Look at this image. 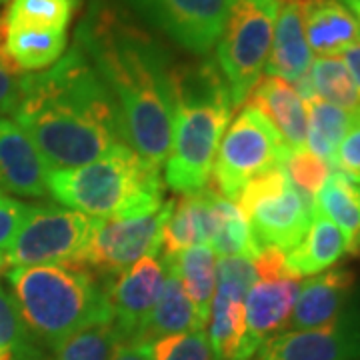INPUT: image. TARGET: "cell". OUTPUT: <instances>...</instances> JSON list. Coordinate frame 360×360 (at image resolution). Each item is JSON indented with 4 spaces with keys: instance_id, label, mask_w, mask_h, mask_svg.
I'll list each match as a JSON object with an SVG mask.
<instances>
[{
    "instance_id": "6da1fadb",
    "label": "cell",
    "mask_w": 360,
    "mask_h": 360,
    "mask_svg": "<svg viewBox=\"0 0 360 360\" xmlns=\"http://www.w3.org/2000/svg\"><path fill=\"white\" fill-rule=\"evenodd\" d=\"M108 89L124 142L160 168L172 146L174 60L165 44L110 0H92L75 40Z\"/></svg>"
},
{
    "instance_id": "7a4b0ae2",
    "label": "cell",
    "mask_w": 360,
    "mask_h": 360,
    "mask_svg": "<svg viewBox=\"0 0 360 360\" xmlns=\"http://www.w3.org/2000/svg\"><path fill=\"white\" fill-rule=\"evenodd\" d=\"M13 115L51 170L89 165L127 144L115 101L77 44L49 70L26 75Z\"/></svg>"
},
{
    "instance_id": "3957f363",
    "label": "cell",
    "mask_w": 360,
    "mask_h": 360,
    "mask_svg": "<svg viewBox=\"0 0 360 360\" xmlns=\"http://www.w3.org/2000/svg\"><path fill=\"white\" fill-rule=\"evenodd\" d=\"M172 94V146L165 180L170 191L188 196L208 186L234 104L229 84L212 60L174 63Z\"/></svg>"
},
{
    "instance_id": "277c9868",
    "label": "cell",
    "mask_w": 360,
    "mask_h": 360,
    "mask_svg": "<svg viewBox=\"0 0 360 360\" xmlns=\"http://www.w3.org/2000/svg\"><path fill=\"white\" fill-rule=\"evenodd\" d=\"M26 330L46 348L98 322L112 321L106 286L78 264L16 266L6 274Z\"/></svg>"
},
{
    "instance_id": "5b68a950",
    "label": "cell",
    "mask_w": 360,
    "mask_h": 360,
    "mask_svg": "<svg viewBox=\"0 0 360 360\" xmlns=\"http://www.w3.org/2000/svg\"><path fill=\"white\" fill-rule=\"evenodd\" d=\"M49 194L89 217L129 219L165 205V180L132 146L118 144L89 165L52 170Z\"/></svg>"
},
{
    "instance_id": "8992f818",
    "label": "cell",
    "mask_w": 360,
    "mask_h": 360,
    "mask_svg": "<svg viewBox=\"0 0 360 360\" xmlns=\"http://www.w3.org/2000/svg\"><path fill=\"white\" fill-rule=\"evenodd\" d=\"M283 0H232L217 42V65L234 106L245 103L266 65Z\"/></svg>"
},
{
    "instance_id": "52a82bcc",
    "label": "cell",
    "mask_w": 360,
    "mask_h": 360,
    "mask_svg": "<svg viewBox=\"0 0 360 360\" xmlns=\"http://www.w3.org/2000/svg\"><path fill=\"white\" fill-rule=\"evenodd\" d=\"M236 200L246 220H250L258 248L276 246L283 252L302 240L314 212V205L292 186L284 165L248 180Z\"/></svg>"
},
{
    "instance_id": "ba28073f",
    "label": "cell",
    "mask_w": 360,
    "mask_h": 360,
    "mask_svg": "<svg viewBox=\"0 0 360 360\" xmlns=\"http://www.w3.org/2000/svg\"><path fill=\"white\" fill-rule=\"evenodd\" d=\"M288 150L269 116L245 104L220 141L212 167L217 191L224 198L236 200L248 180L284 165Z\"/></svg>"
},
{
    "instance_id": "9c48e42d",
    "label": "cell",
    "mask_w": 360,
    "mask_h": 360,
    "mask_svg": "<svg viewBox=\"0 0 360 360\" xmlns=\"http://www.w3.org/2000/svg\"><path fill=\"white\" fill-rule=\"evenodd\" d=\"M94 219L60 206H28L25 220L6 250L8 266L78 264L89 245ZM80 266V264H78Z\"/></svg>"
},
{
    "instance_id": "30bf717a",
    "label": "cell",
    "mask_w": 360,
    "mask_h": 360,
    "mask_svg": "<svg viewBox=\"0 0 360 360\" xmlns=\"http://www.w3.org/2000/svg\"><path fill=\"white\" fill-rule=\"evenodd\" d=\"M174 198L165 200L155 212L142 217H104L94 219L89 245L78 264L103 276L106 284L129 270L144 257L160 255L162 226L174 208Z\"/></svg>"
},
{
    "instance_id": "8fae6325",
    "label": "cell",
    "mask_w": 360,
    "mask_h": 360,
    "mask_svg": "<svg viewBox=\"0 0 360 360\" xmlns=\"http://www.w3.org/2000/svg\"><path fill=\"white\" fill-rule=\"evenodd\" d=\"M146 25L191 54H208L219 42L232 0H122Z\"/></svg>"
},
{
    "instance_id": "7c38bea8",
    "label": "cell",
    "mask_w": 360,
    "mask_h": 360,
    "mask_svg": "<svg viewBox=\"0 0 360 360\" xmlns=\"http://www.w3.org/2000/svg\"><path fill=\"white\" fill-rule=\"evenodd\" d=\"M360 356V319L340 316L335 324L270 336L248 360H354Z\"/></svg>"
},
{
    "instance_id": "4fadbf2b",
    "label": "cell",
    "mask_w": 360,
    "mask_h": 360,
    "mask_svg": "<svg viewBox=\"0 0 360 360\" xmlns=\"http://www.w3.org/2000/svg\"><path fill=\"white\" fill-rule=\"evenodd\" d=\"M165 284V264L155 257L141 258L106 284L118 342L134 340L144 319L156 304Z\"/></svg>"
},
{
    "instance_id": "5bb4252c",
    "label": "cell",
    "mask_w": 360,
    "mask_h": 360,
    "mask_svg": "<svg viewBox=\"0 0 360 360\" xmlns=\"http://www.w3.org/2000/svg\"><path fill=\"white\" fill-rule=\"evenodd\" d=\"M51 167L14 120L0 118V191L26 198L49 194Z\"/></svg>"
},
{
    "instance_id": "9a60e30c",
    "label": "cell",
    "mask_w": 360,
    "mask_h": 360,
    "mask_svg": "<svg viewBox=\"0 0 360 360\" xmlns=\"http://www.w3.org/2000/svg\"><path fill=\"white\" fill-rule=\"evenodd\" d=\"M356 274L350 269H330L300 284L288 324L295 330H310L335 324L354 290Z\"/></svg>"
},
{
    "instance_id": "2e32d148",
    "label": "cell",
    "mask_w": 360,
    "mask_h": 360,
    "mask_svg": "<svg viewBox=\"0 0 360 360\" xmlns=\"http://www.w3.org/2000/svg\"><path fill=\"white\" fill-rule=\"evenodd\" d=\"M219 191L188 194L174 202L170 217L162 226V258L176 257L194 245H212L219 232Z\"/></svg>"
},
{
    "instance_id": "e0dca14e",
    "label": "cell",
    "mask_w": 360,
    "mask_h": 360,
    "mask_svg": "<svg viewBox=\"0 0 360 360\" xmlns=\"http://www.w3.org/2000/svg\"><path fill=\"white\" fill-rule=\"evenodd\" d=\"M298 290L300 284L296 278L257 281L248 290L245 302L248 356H252L264 340L278 335V330L288 324Z\"/></svg>"
},
{
    "instance_id": "ac0fdd59",
    "label": "cell",
    "mask_w": 360,
    "mask_h": 360,
    "mask_svg": "<svg viewBox=\"0 0 360 360\" xmlns=\"http://www.w3.org/2000/svg\"><path fill=\"white\" fill-rule=\"evenodd\" d=\"M162 264H165L167 278L162 284L160 296L134 336V342H142L148 347L158 338L205 330L206 326L205 322L200 321L191 298L184 292V286L180 283L179 272L174 269L172 260L162 258Z\"/></svg>"
},
{
    "instance_id": "d6986e66",
    "label": "cell",
    "mask_w": 360,
    "mask_h": 360,
    "mask_svg": "<svg viewBox=\"0 0 360 360\" xmlns=\"http://www.w3.org/2000/svg\"><path fill=\"white\" fill-rule=\"evenodd\" d=\"M243 104L269 116L288 148L307 146V106L290 82L269 75L260 77Z\"/></svg>"
},
{
    "instance_id": "ffe728a7",
    "label": "cell",
    "mask_w": 360,
    "mask_h": 360,
    "mask_svg": "<svg viewBox=\"0 0 360 360\" xmlns=\"http://www.w3.org/2000/svg\"><path fill=\"white\" fill-rule=\"evenodd\" d=\"M312 65V52L304 37L300 0H283L274 22L272 46L266 58V75L286 82H296L304 77Z\"/></svg>"
},
{
    "instance_id": "44dd1931",
    "label": "cell",
    "mask_w": 360,
    "mask_h": 360,
    "mask_svg": "<svg viewBox=\"0 0 360 360\" xmlns=\"http://www.w3.org/2000/svg\"><path fill=\"white\" fill-rule=\"evenodd\" d=\"M304 37L321 56H336L360 40V26L340 0H300Z\"/></svg>"
},
{
    "instance_id": "7402d4cb",
    "label": "cell",
    "mask_w": 360,
    "mask_h": 360,
    "mask_svg": "<svg viewBox=\"0 0 360 360\" xmlns=\"http://www.w3.org/2000/svg\"><path fill=\"white\" fill-rule=\"evenodd\" d=\"M347 252V238L333 220L319 210L312 212V220L302 240L286 252L284 264L292 278L312 276L330 269Z\"/></svg>"
},
{
    "instance_id": "603a6c76",
    "label": "cell",
    "mask_w": 360,
    "mask_h": 360,
    "mask_svg": "<svg viewBox=\"0 0 360 360\" xmlns=\"http://www.w3.org/2000/svg\"><path fill=\"white\" fill-rule=\"evenodd\" d=\"M245 295L219 286L210 304V336L214 360H248Z\"/></svg>"
},
{
    "instance_id": "cb8c5ba5",
    "label": "cell",
    "mask_w": 360,
    "mask_h": 360,
    "mask_svg": "<svg viewBox=\"0 0 360 360\" xmlns=\"http://www.w3.org/2000/svg\"><path fill=\"white\" fill-rule=\"evenodd\" d=\"M170 260L179 272L184 292L191 298L200 321L206 324L219 281V260L214 248L208 245H194Z\"/></svg>"
},
{
    "instance_id": "d4e9b609",
    "label": "cell",
    "mask_w": 360,
    "mask_h": 360,
    "mask_svg": "<svg viewBox=\"0 0 360 360\" xmlns=\"http://www.w3.org/2000/svg\"><path fill=\"white\" fill-rule=\"evenodd\" d=\"M6 26V25H4ZM66 30L49 28H8L4 32V51L22 72L52 66L66 51Z\"/></svg>"
},
{
    "instance_id": "484cf974",
    "label": "cell",
    "mask_w": 360,
    "mask_h": 360,
    "mask_svg": "<svg viewBox=\"0 0 360 360\" xmlns=\"http://www.w3.org/2000/svg\"><path fill=\"white\" fill-rule=\"evenodd\" d=\"M314 210L333 220L342 231L348 250L360 234V191L354 182L333 170L314 198Z\"/></svg>"
},
{
    "instance_id": "4316f807",
    "label": "cell",
    "mask_w": 360,
    "mask_h": 360,
    "mask_svg": "<svg viewBox=\"0 0 360 360\" xmlns=\"http://www.w3.org/2000/svg\"><path fill=\"white\" fill-rule=\"evenodd\" d=\"M304 106L309 110V118H307L309 150L333 167L336 148L342 142V139L347 136L354 112H348V110L338 108L335 104L324 103L319 96L307 101Z\"/></svg>"
},
{
    "instance_id": "83f0119b",
    "label": "cell",
    "mask_w": 360,
    "mask_h": 360,
    "mask_svg": "<svg viewBox=\"0 0 360 360\" xmlns=\"http://www.w3.org/2000/svg\"><path fill=\"white\" fill-rule=\"evenodd\" d=\"M310 82L314 96L324 103L356 112L360 108L359 89L348 72L347 65L338 56H321L310 65Z\"/></svg>"
},
{
    "instance_id": "f1b7e54d",
    "label": "cell",
    "mask_w": 360,
    "mask_h": 360,
    "mask_svg": "<svg viewBox=\"0 0 360 360\" xmlns=\"http://www.w3.org/2000/svg\"><path fill=\"white\" fill-rule=\"evenodd\" d=\"M82 0H13L4 18L8 28L66 30Z\"/></svg>"
},
{
    "instance_id": "f546056e",
    "label": "cell",
    "mask_w": 360,
    "mask_h": 360,
    "mask_svg": "<svg viewBox=\"0 0 360 360\" xmlns=\"http://www.w3.org/2000/svg\"><path fill=\"white\" fill-rule=\"evenodd\" d=\"M219 214V232L210 245L214 248V252H219L222 257H243L255 260L260 248L252 236L245 212L238 208V205H234L220 194Z\"/></svg>"
},
{
    "instance_id": "4dcf8cb0",
    "label": "cell",
    "mask_w": 360,
    "mask_h": 360,
    "mask_svg": "<svg viewBox=\"0 0 360 360\" xmlns=\"http://www.w3.org/2000/svg\"><path fill=\"white\" fill-rule=\"evenodd\" d=\"M116 345L118 336L112 321L98 322L51 348V354L40 360H110Z\"/></svg>"
},
{
    "instance_id": "1f68e13d",
    "label": "cell",
    "mask_w": 360,
    "mask_h": 360,
    "mask_svg": "<svg viewBox=\"0 0 360 360\" xmlns=\"http://www.w3.org/2000/svg\"><path fill=\"white\" fill-rule=\"evenodd\" d=\"M37 340L26 330L11 292L0 288V360H40Z\"/></svg>"
},
{
    "instance_id": "d6a6232c",
    "label": "cell",
    "mask_w": 360,
    "mask_h": 360,
    "mask_svg": "<svg viewBox=\"0 0 360 360\" xmlns=\"http://www.w3.org/2000/svg\"><path fill=\"white\" fill-rule=\"evenodd\" d=\"M284 170L298 193L302 194L310 205H314L316 194L324 186L326 179L330 176L333 167L309 148H290L284 158Z\"/></svg>"
},
{
    "instance_id": "836d02e7",
    "label": "cell",
    "mask_w": 360,
    "mask_h": 360,
    "mask_svg": "<svg viewBox=\"0 0 360 360\" xmlns=\"http://www.w3.org/2000/svg\"><path fill=\"white\" fill-rule=\"evenodd\" d=\"M153 360H214L205 330L158 338L150 345Z\"/></svg>"
},
{
    "instance_id": "e575fe53",
    "label": "cell",
    "mask_w": 360,
    "mask_h": 360,
    "mask_svg": "<svg viewBox=\"0 0 360 360\" xmlns=\"http://www.w3.org/2000/svg\"><path fill=\"white\" fill-rule=\"evenodd\" d=\"M4 18L0 16V118L13 115L22 98L26 72L18 70L4 51Z\"/></svg>"
},
{
    "instance_id": "d590c367",
    "label": "cell",
    "mask_w": 360,
    "mask_h": 360,
    "mask_svg": "<svg viewBox=\"0 0 360 360\" xmlns=\"http://www.w3.org/2000/svg\"><path fill=\"white\" fill-rule=\"evenodd\" d=\"M333 168L345 174L350 182H360V108L352 116L347 136L336 148Z\"/></svg>"
},
{
    "instance_id": "8d00e7d4",
    "label": "cell",
    "mask_w": 360,
    "mask_h": 360,
    "mask_svg": "<svg viewBox=\"0 0 360 360\" xmlns=\"http://www.w3.org/2000/svg\"><path fill=\"white\" fill-rule=\"evenodd\" d=\"M26 208L28 205L0 191V252L8 250V246L13 245L14 236L25 220Z\"/></svg>"
},
{
    "instance_id": "74e56055",
    "label": "cell",
    "mask_w": 360,
    "mask_h": 360,
    "mask_svg": "<svg viewBox=\"0 0 360 360\" xmlns=\"http://www.w3.org/2000/svg\"><path fill=\"white\" fill-rule=\"evenodd\" d=\"M286 252H283L276 246H262L258 255L252 260L255 270H257L258 281H283V278H292L284 264Z\"/></svg>"
},
{
    "instance_id": "f35d334b",
    "label": "cell",
    "mask_w": 360,
    "mask_h": 360,
    "mask_svg": "<svg viewBox=\"0 0 360 360\" xmlns=\"http://www.w3.org/2000/svg\"><path fill=\"white\" fill-rule=\"evenodd\" d=\"M110 360H153V356H150V347L148 345L134 342V340H124V342L116 345Z\"/></svg>"
},
{
    "instance_id": "ab89813d",
    "label": "cell",
    "mask_w": 360,
    "mask_h": 360,
    "mask_svg": "<svg viewBox=\"0 0 360 360\" xmlns=\"http://www.w3.org/2000/svg\"><path fill=\"white\" fill-rule=\"evenodd\" d=\"M342 63L347 65L356 89H360V40H356L354 44H350L348 49L342 51Z\"/></svg>"
},
{
    "instance_id": "60d3db41",
    "label": "cell",
    "mask_w": 360,
    "mask_h": 360,
    "mask_svg": "<svg viewBox=\"0 0 360 360\" xmlns=\"http://www.w3.org/2000/svg\"><path fill=\"white\" fill-rule=\"evenodd\" d=\"M340 2H342L348 11L352 13V16H356V18H359L356 22H359L360 26V0H340Z\"/></svg>"
},
{
    "instance_id": "b9f144b4",
    "label": "cell",
    "mask_w": 360,
    "mask_h": 360,
    "mask_svg": "<svg viewBox=\"0 0 360 360\" xmlns=\"http://www.w3.org/2000/svg\"><path fill=\"white\" fill-rule=\"evenodd\" d=\"M6 266V258H4V255L0 252V272H2V269Z\"/></svg>"
},
{
    "instance_id": "7bdbcfd3",
    "label": "cell",
    "mask_w": 360,
    "mask_h": 360,
    "mask_svg": "<svg viewBox=\"0 0 360 360\" xmlns=\"http://www.w3.org/2000/svg\"><path fill=\"white\" fill-rule=\"evenodd\" d=\"M2 4H4V2H2V0H0V6H2Z\"/></svg>"
},
{
    "instance_id": "ee69618b",
    "label": "cell",
    "mask_w": 360,
    "mask_h": 360,
    "mask_svg": "<svg viewBox=\"0 0 360 360\" xmlns=\"http://www.w3.org/2000/svg\"><path fill=\"white\" fill-rule=\"evenodd\" d=\"M2 2H6V0H2Z\"/></svg>"
}]
</instances>
